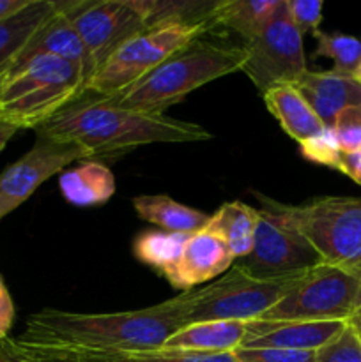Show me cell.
<instances>
[{"label":"cell","instance_id":"19","mask_svg":"<svg viewBox=\"0 0 361 362\" xmlns=\"http://www.w3.org/2000/svg\"><path fill=\"white\" fill-rule=\"evenodd\" d=\"M262 95H264L265 106L271 115L278 120L282 129L299 145L326 129L322 120L315 115L314 110L294 85H276Z\"/></svg>","mask_w":361,"mask_h":362},{"label":"cell","instance_id":"20","mask_svg":"<svg viewBox=\"0 0 361 362\" xmlns=\"http://www.w3.org/2000/svg\"><path fill=\"white\" fill-rule=\"evenodd\" d=\"M257 221V209H251L243 202H229L209 216L204 230L218 235L227 244L234 260H241L253 250Z\"/></svg>","mask_w":361,"mask_h":362},{"label":"cell","instance_id":"25","mask_svg":"<svg viewBox=\"0 0 361 362\" xmlns=\"http://www.w3.org/2000/svg\"><path fill=\"white\" fill-rule=\"evenodd\" d=\"M57 349V346H55ZM71 356L80 362H239L236 354H200L186 350H134V352H88V350H69Z\"/></svg>","mask_w":361,"mask_h":362},{"label":"cell","instance_id":"26","mask_svg":"<svg viewBox=\"0 0 361 362\" xmlns=\"http://www.w3.org/2000/svg\"><path fill=\"white\" fill-rule=\"evenodd\" d=\"M191 235L193 233L144 232L134 240V255L140 262L163 272L180 257Z\"/></svg>","mask_w":361,"mask_h":362},{"label":"cell","instance_id":"24","mask_svg":"<svg viewBox=\"0 0 361 362\" xmlns=\"http://www.w3.org/2000/svg\"><path fill=\"white\" fill-rule=\"evenodd\" d=\"M142 13L147 20V28L165 25H197L209 23L212 27L211 13L216 2L209 0H138Z\"/></svg>","mask_w":361,"mask_h":362},{"label":"cell","instance_id":"3","mask_svg":"<svg viewBox=\"0 0 361 362\" xmlns=\"http://www.w3.org/2000/svg\"><path fill=\"white\" fill-rule=\"evenodd\" d=\"M244 62L246 52L243 46L205 41L202 35L140 81L106 99L117 108L130 112L165 115L170 106L183 101L195 88L241 71Z\"/></svg>","mask_w":361,"mask_h":362},{"label":"cell","instance_id":"34","mask_svg":"<svg viewBox=\"0 0 361 362\" xmlns=\"http://www.w3.org/2000/svg\"><path fill=\"white\" fill-rule=\"evenodd\" d=\"M14 320V306L6 283L0 278V341L7 338Z\"/></svg>","mask_w":361,"mask_h":362},{"label":"cell","instance_id":"2","mask_svg":"<svg viewBox=\"0 0 361 362\" xmlns=\"http://www.w3.org/2000/svg\"><path fill=\"white\" fill-rule=\"evenodd\" d=\"M183 322L165 304L120 313H73L42 310L27 320L21 339L45 346L88 352H134L161 349L183 329Z\"/></svg>","mask_w":361,"mask_h":362},{"label":"cell","instance_id":"5","mask_svg":"<svg viewBox=\"0 0 361 362\" xmlns=\"http://www.w3.org/2000/svg\"><path fill=\"white\" fill-rule=\"evenodd\" d=\"M262 211L303 233L324 264L361 271V198L324 197L303 205L257 194Z\"/></svg>","mask_w":361,"mask_h":362},{"label":"cell","instance_id":"1","mask_svg":"<svg viewBox=\"0 0 361 362\" xmlns=\"http://www.w3.org/2000/svg\"><path fill=\"white\" fill-rule=\"evenodd\" d=\"M34 131L39 136L80 145L88 158L103 159L151 144H191L211 138V133L198 124L117 108L106 98L88 92L78 95Z\"/></svg>","mask_w":361,"mask_h":362},{"label":"cell","instance_id":"37","mask_svg":"<svg viewBox=\"0 0 361 362\" xmlns=\"http://www.w3.org/2000/svg\"><path fill=\"white\" fill-rule=\"evenodd\" d=\"M20 131V127L16 126L14 122H11V120L4 119V117H0V152L4 151V147L7 145V141L11 140V138L14 136V134Z\"/></svg>","mask_w":361,"mask_h":362},{"label":"cell","instance_id":"21","mask_svg":"<svg viewBox=\"0 0 361 362\" xmlns=\"http://www.w3.org/2000/svg\"><path fill=\"white\" fill-rule=\"evenodd\" d=\"M60 191L69 204L78 207L101 205L115 193L112 170L99 161H84L60 177Z\"/></svg>","mask_w":361,"mask_h":362},{"label":"cell","instance_id":"15","mask_svg":"<svg viewBox=\"0 0 361 362\" xmlns=\"http://www.w3.org/2000/svg\"><path fill=\"white\" fill-rule=\"evenodd\" d=\"M38 55L57 57V59H62L66 60V62L74 64V66H78L84 71L87 81L91 80L92 74L96 73L94 62H92L91 55H88L81 37L78 35L76 28L73 27L71 20L67 18V14L64 13L62 2H59L57 13L39 28L38 34L32 37V41L28 42L27 48L23 49V53L18 57L13 69H16L18 66H21V64H25L27 60L34 59V57Z\"/></svg>","mask_w":361,"mask_h":362},{"label":"cell","instance_id":"18","mask_svg":"<svg viewBox=\"0 0 361 362\" xmlns=\"http://www.w3.org/2000/svg\"><path fill=\"white\" fill-rule=\"evenodd\" d=\"M248 322L218 320L184 325L161 349L200 354H234L246 338Z\"/></svg>","mask_w":361,"mask_h":362},{"label":"cell","instance_id":"14","mask_svg":"<svg viewBox=\"0 0 361 362\" xmlns=\"http://www.w3.org/2000/svg\"><path fill=\"white\" fill-rule=\"evenodd\" d=\"M347 322H301V320H251L248 322L246 338L239 349H282L311 350L331 341Z\"/></svg>","mask_w":361,"mask_h":362},{"label":"cell","instance_id":"36","mask_svg":"<svg viewBox=\"0 0 361 362\" xmlns=\"http://www.w3.org/2000/svg\"><path fill=\"white\" fill-rule=\"evenodd\" d=\"M0 362H27L23 354L16 346L13 339L6 338L0 341Z\"/></svg>","mask_w":361,"mask_h":362},{"label":"cell","instance_id":"38","mask_svg":"<svg viewBox=\"0 0 361 362\" xmlns=\"http://www.w3.org/2000/svg\"><path fill=\"white\" fill-rule=\"evenodd\" d=\"M27 2L28 0H0V18L16 13V11H20Z\"/></svg>","mask_w":361,"mask_h":362},{"label":"cell","instance_id":"17","mask_svg":"<svg viewBox=\"0 0 361 362\" xmlns=\"http://www.w3.org/2000/svg\"><path fill=\"white\" fill-rule=\"evenodd\" d=\"M57 9L55 0H28L20 11L0 18V81Z\"/></svg>","mask_w":361,"mask_h":362},{"label":"cell","instance_id":"11","mask_svg":"<svg viewBox=\"0 0 361 362\" xmlns=\"http://www.w3.org/2000/svg\"><path fill=\"white\" fill-rule=\"evenodd\" d=\"M62 7L84 41L96 71L130 39L149 30L138 0L62 2Z\"/></svg>","mask_w":361,"mask_h":362},{"label":"cell","instance_id":"8","mask_svg":"<svg viewBox=\"0 0 361 362\" xmlns=\"http://www.w3.org/2000/svg\"><path fill=\"white\" fill-rule=\"evenodd\" d=\"M211 28L209 23L165 25L149 28L120 46L85 85V92L113 98L140 81L168 57L183 49Z\"/></svg>","mask_w":361,"mask_h":362},{"label":"cell","instance_id":"23","mask_svg":"<svg viewBox=\"0 0 361 362\" xmlns=\"http://www.w3.org/2000/svg\"><path fill=\"white\" fill-rule=\"evenodd\" d=\"M278 4L280 0H218L211 13L212 27L237 32L248 42L264 30Z\"/></svg>","mask_w":361,"mask_h":362},{"label":"cell","instance_id":"29","mask_svg":"<svg viewBox=\"0 0 361 362\" xmlns=\"http://www.w3.org/2000/svg\"><path fill=\"white\" fill-rule=\"evenodd\" d=\"M331 131L343 154L361 151V105L342 110L336 115Z\"/></svg>","mask_w":361,"mask_h":362},{"label":"cell","instance_id":"32","mask_svg":"<svg viewBox=\"0 0 361 362\" xmlns=\"http://www.w3.org/2000/svg\"><path fill=\"white\" fill-rule=\"evenodd\" d=\"M239 362H315L311 350H282V349H237Z\"/></svg>","mask_w":361,"mask_h":362},{"label":"cell","instance_id":"22","mask_svg":"<svg viewBox=\"0 0 361 362\" xmlns=\"http://www.w3.org/2000/svg\"><path fill=\"white\" fill-rule=\"evenodd\" d=\"M137 214L147 223L161 226L165 232L197 233L205 228L209 216L197 209L186 207L166 194H140L133 198Z\"/></svg>","mask_w":361,"mask_h":362},{"label":"cell","instance_id":"28","mask_svg":"<svg viewBox=\"0 0 361 362\" xmlns=\"http://www.w3.org/2000/svg\"><path fill=\"white\" fill-rule=\"evenodd\" d=\"M315 362H361V339L349 324L315 352Z\"/></svg>","mask_w":361,"mask_h":362},{"label":"cell","instance_id":"41","mask_svg":"<svg viewBox=\"0 0 361 362\" xmlns=\"http://www.w3.org/2000/svg\"><path fill=\"white\" fill-rule=\"evenodd\" d=\"M0 85H2V81H0Z\"/></svg>","mask_w":361,"mask_h":362},{"label":"cell","instance_id":"12","mask_svg":"<svg viewBox=\"0 0 361 362\" xmlns=\"http://www.w3.org/2000/svg\"><path fill=\"white\" fill-rule=\"evenodd\" d=\"M80 159H88V152L80 145L38 134L34 147L0 175V221L25 204L50 177Z\"/></svg>","mask_w":361,"mask_h":362},{"label":"cell","instance_id":"33","mask_svg":"<svg viewBox=\"0 0 361 362\" xmlns=\"http://www.w3.org/2000/svg\"><path fill=\"white\" fill-rule=\"evenodd\" d=\"M20 352L23 354L27 362H80L74 356L62 349H55V346H45L38 345V343L25 341V339L16 338L13 339Z\"/></svg>","mask_w":361,"mask_h":362},{"label":"cell","instance_id":"6","mask_svg":"<svg viewBox=\"0 0 361 362\" xmlns=\"http://www.w3.org/2000/svg\"><path fill=\"white\" fill-rule=\"evenodd\" d=\"M304 274V272H303ZM303 274L278 279H255L241 269L230 267L202 288L188 290L165 300L183 325L218 320H258L285 297Z\"/></svg>","mask_w":361,"mask_h":362},{"label":"cell","instance_id":"31","mask_svg":"<svg viewBox=\"0 0 361 362\" xmlns=\"http://www.w3.org/2000/svg\"><path fill=\"white\" fill-rule=\"evenodd\" d=\"M324 4L321 0H287V13L301 35L317 34Z\"/></svg>","mask_w":361,"mask_h":362},{"label":"cell","instance_id":"16","mask_svg":"<svg viewBox=\"0 0 361 362\" xmlns=\"http://www.w3.org/2000/svg\"><path fill=\"white\" fill-rule=\"evenodd\" d=\"M294 87L326 127L333 126L342 110L361 105V80L357 76H343L333 71H306Z\"/></svg>","mask_w":361,"mask_h":362},{"label":"cell","instance_id":"27","mask_svg":"<svg viewBox=\"0 0 361 362\" xmlns=\"http://www.w3.org/2000/svg\"><path fill=\"white\" fill-rule=\"evenodd\" d=\"M317 48L315 57H326L333 60V73L343 76H356L361 66V41L345 34H326L319 30L315 34Z\"/></svg>","mask_w":361,"mask_h":362},{"label":"cell","instance_id":"35","mask_svg":"<svg viewBox=\"0 0 361 362\" xmlns=\"http://www.w3.org/2000/svg\"><path fill=\"white\" fill-rule=\"evenodd\" d=\"M338 172L349 175L354 182H357L361 186V151L353 152V154H343L342 152Z\"/></svg>","mask_w":361,"mask_h":362},{"label":"cell","instance_id":"30","mask_svg":"<svg viewBox=\"0 0 361 362\" xmlns=\"http://www.w3.org/2000/svg\"><path fill=\"white\" fill-rule=\"evenodd\" d=\"M299 147L308 161H314L319 163V165L338 170L342 151H340L338 144H336V138L335 134H333L331 127H326L321 134L314 136L311 140L304 141Z\"/></svg>","mask_w":361,"mask_h":362},{"label":"cell","instance_id":"7","mask_svg":"<svg viewBox=\"0 0 361 362\" xmlns=\"http://www.w3.org/2000/svg\"><path fill=\"white\" fill-rule=\"evenodd\" d=\"M361 306V271L321 264L304 272L278 304L258 320H349Z\"/></svg>","mask_w":361,"mask_h":362},{"label":"cell","instance_id":"40","mask_svg":"<svg viewBox=\"0 0 361 362\" xmlns=\"http://www.w3.org/2000/svg\"><path fill=\"white\" fill-rule=\"evenodd\" d=\"M356 76L360 78V80H361V66H360V69H357V74H356Z\"/></svg>","mask_w":361,"mask_h":362},{"label":"cell","instance_id":"9","mask_svg":"<svg viewBox=\"0 0 361 362\" xmlns=\"http://www.w3.org/2000/svg\"><path fill=\"white\" fill-rule=\"evenodd\" d=\"M243 48L246 62L241 71L262 94L276 85H294L308 71L303 35L290 21L287 0H280L271 21Z\"/></svg>","mask_w":361,"mask_h":362},{"label":"cell","instance_id":"4","mask_svg":"<svg viewBox=\"0 0 361 362\" xmlns=\"http://www.w3.org/2000/svg\"><path fill=\"white\" fill-rule=\"evenodd\" d=\"M87 78L74 64L38 55L6 74L0 85V117L20 129H35L85 92Z\"/></svg>","mask_w":361,"mask_h":362},{"label":"cell","instance_id":"10","mask_svg":"<svg viewBox=\"0 0 361 362\" xmlns=\"http://www.w3.org/2000/svg\"><path fill=\"white\" fill-rule=\"evenodd\" d=\"M324 264L321 255L294 226L258 209L253 250L237 260V269L255 279H278L303 274Z\"/></svg>","mask_w":361,"mask_h":362},{"label":"cell","instance_id":"13","mask_svg":"<svg viewBox=\"0 0 361 362\" xmlns=\"http://www.w3.org/2000/svg\"><path fill=\"white\" fill-rule=\"evenodd\" d=\"M234 257L227 244L207 230L193 233L180 257L161 272L173 288L191 290L200 283L218 279L232 267Z\"/></svg>","mask_w":361,"mask_h":362},{"label":"cell","instance_id":"39","mask_svg":"<svg viewBox=\"0 0 361 362\" xmlns=\"http://www.w3.org/2000/svg\"><path fill=\"white\" fill-rule=\"evenodd\" d=\"M347 324H349L350 327H353V331L356 332L357 338L361 339V306L357 308V310L354 311L353 315H350L349 320H347Z\"/></svg>","mask_w":361,"mask_h":362}]
</instances>
